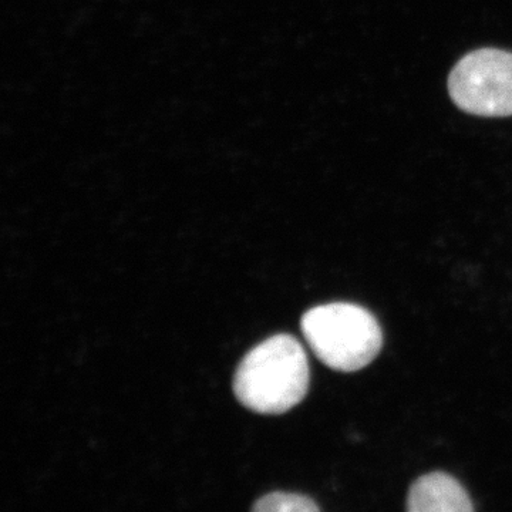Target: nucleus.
Segmentation results:
<instances>
[{
    "label": "nucleus",
    "mask_w": 512,
    "mask_h": 512,
    "mask_svg": "<svg viewBox=\"0 0 512 512\" xmlns=\"http://www.w3.org/2000/svg\"><path fill=\"white\" fill-rule=\"evenodd\" d=\"M301 329L315 356L336 372L365 369L383 348V332L375 315L355 303L315 306L302 316Z\"/></svg>",
    "instance_id": "obj_2"
},
{
    "label": "nucleus",
    "mask_w": 512,
    "mask_h": 512,
    "mask_svg": "<svg viewBox=\"0 0 512 512\" xmlns=\"http://www.w3.org/2000/svg\"><path fill=\"white\" fill-rule=\"evenodd\" d=\"M407 512H474L466 488L446 473L420 477L410 488Z\"/></svg>",
    "instance_id": "obj_4"
},
{
    "label": "nucleus",
    "mask_w": 512,
    "mask_h": 512,
    "mask_svg": "<svg viewBox=\"0 0 512 512\" xmlns=\"http://www.w3.org/2000/svg\"><path fill=\"white\" fill-rule=\"evenodd\" d=\"M252 512H320L311 498L301 494L272 493L255 504Z\"/></svg>",
    "instance_id": "obj_5"
},
{
    "label": "nucleus",
    "mask_w": 512,
    "mask_h": 512,
    "mask_svg": "<svg viewBox=\"0 0 512 512\" xmlns=\"http://www.w3.org/2000/svg\"><path fill=\"white\" fill-rule=\"evenodd\" d=\"M311 369L305 348L292 335L272 336L249 350L234 377L238 402L251 412L282 414L305 399Z\"/></svg>",
    "instance_id": "obj_1"
},
{
    "label": "nucleus",
    "mask_w": 512,
    "mask_h": 512,
    "mask_svg": "<svg viewBox=\"0 0 512 512\" xmlns=\"http://www.w3.org/2000/svg\"><path fill=\"white\" fill-rule=\"evenodd\" d=\"M458 109L481 117L512 116V53L480 49L468 53L448 76Z\"/></svg>",
    "instance_id": "obj_3"
}]
</instances>
